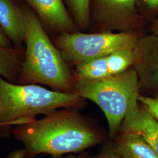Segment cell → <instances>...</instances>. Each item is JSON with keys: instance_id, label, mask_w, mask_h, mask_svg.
I'll list each match as a JSON object with an SVG mask.
<instances>
[{"instance_id": "obj_18", "label": "cell", "mask_w": 158, "mask_h": 158, "mask_svg": "<svg viewBox=\"0 0 158 158\" xmlns=\"http://www.w3.org/2000/svg\"><path fill=\"white\" fill-rule=\"evenodd\" d=\"M0 47L4 48H12L10 40L1 28H0Z\"/></svg>"}, {"instance_id": "obj_4", "label": "cell", "mask_w": 158, "mask_h": 158, "mask_svg": "<svg viewBox=\"0 0 158 158\" xmlns=\"http://www.w3.org/2000/svg\"><path fill=\"white\" fill-rule=\"evenodd\" d=\"M75 93L95 102L107 121L110 136L118 134L131 102L139 94L138 79L134 67L105 79L75 81Z\"/></svg>"}, {"instance_id": "obj_16", "label": "cell", "mask_w": 158, "mask_h": 158, "mask_svg": "<svg viewBox=\"0 0 158 158\" xmlns=\"http://www.w3.org/2000/svg\"><path fill=\"white\" fill-rule=\"evenodd\" d=\"M91 158H124L117 152L111 146L104 149L101 152L94 157Z\"/></svg>"}, {"instance_id": "obj_20", "label": "cell", "mask_w": 158, "mask_h": 158, "mask_svg": "<svg viewBox=\"0 0 158 158\" xmlns=\"http://www.w3.org/2000/svg\"><path fill=\"white\" fill-rule=\"evenodd\" d=\"M25 158V153L23 150H19L12 153L10 155L8 158Z\"/></svg>"}, {"instance_id": "obj_17", "label": "cell", "mask_w": 158, "mask_h": 158, "mask_svg": "<svg viewBox=\"0 0 158 158\" xmlns=\"http://www.w3.org/2000/svg\"><path fill=\"white\" fill-rule=\"evenodd\" d=\"M145 6L151 11H158V0H142Z\"/></svg>"}, {"instance_id": "obj_1", "label": "cell", "mask_w": 158, "mask_h": 158, "mask_svg": "<svg viewBox=\"0 0 158 158\" xmlns=\"http://www.w3.org/2000/svg\"><path fill=\"white\" fill-rule=\"evenodd\" d=\"M12 132L23 143L26 158L79 153L104 139L102 130L74 108L56 110L40 119L15 125Z\"/></svg>"}, {"instance_id": "obj_12", "label": "cell", "mask_w": 158, "mask_h": 158, "mask_svg": "<svg viewBox=\"0 0 158 158\" xmlns=\"http://www.w3.org/2000/svg\"><path fill=\"white\" fill-rule=\"evenodd\" d=\"M113 149L124 158H158V155L141 136L120 130L113 138Z\"/></svg>"}, {"instance_id": "obj_11", "label": "cell", "mask_w": 158, "mask_h": 158, "mask_svg": "<svg viewBox=\"0 0 158 158\" xmlns=\"http://www.w3.org/2000/svg\"><path fill=\"white\" fill-rule=\"evenodd\" d=\"M0 28L15 45H21L24 42L26 33L24 13L12 0H0Z\"/></svg>"}, {"instance_id": "obj_2", "label": "cell", "mask_w": 158, "mask_h": 158, "mask_svg": "<svg viewBox=\"0 0 158 158\" xmlns=\"http://www.w3.org/2000/svg\"><path fill=\"white\" fill-rule=\"evenodd\" d=\"M26 50L18 85H43L53 90L75 93V80L68 64L49 38L39 18L25 10Z\"/></svg>"}, {"instance_id": "obj_7", "label": "cell", "mask_w": 158, "mask_h": 158, "mask_svg": "<svg viewBox=\"0 0 158 158\" xmlns=\"http://www.w3.org/2000/svg\"><path fill=\"white\" fill-rule=\"evenodd\" d=\"M137 0H93L96 20L107 29L123 32L141 27L142 18L136 10Z\"/></svg>"}, {"instance_id": "obj_6", "label": "cell", "mask_w": 158, "mask_h": 158, "mask_svg": "<svg viewBox=\"0 0 158 158\" xmlns=\"http://www.w3.org/2000/svg\"><path fill=\"white\" fill-rule=\"evenodd\" d=\"M135 53L133 67L138 76L139 94L158 98V35L141 36Z\"/></svg>"}, {"instance_id": "obj_13", "label": "cell", "mask_w": 158, "mask_h": 158, "mask_svg": "<svg viewBox=\"0 0 158 158\" xmlns=\"http://www.w3.org/2000/svg\"><path fill=\"white\" fill-rule=\"evenodd\" d=\"M24 53L18 49L0 47V76L11 83L18 85Z\"/></svg>"}, {"instance_id": "obj_14", "label": "cell", "mask_w": 158, "mask_h": 158, "mask_svg": "<svg viewBox=\"0 0 158 158\" xmlns=\"http://www.w3.org/2000/svg\"><path fill=\"white\" fill-rule=\"evenodd\" d=\"M91 0H65L76 23L87 28L90 23Z\"/></svg>"}, {"instance_id": "obj_10", "label": "cell", "mask_w": 158, "mask_h": 158, "mask_svg": "<svg viewBox=\"0 0 158 158\" xmlns=\"http://www.w3.org/2000/svg\"><path fill=\"white\" fill-rule=\"evenodd\" d=\"M51 28L62 32H72L75 28L63 0H24Z\"/></svg>"}, {"instance_id": "obj_5", "label": "cell", "mask_w": 158, "mask_h": 158, "mask_svg": "<svg viewBox=\"0 0 158 158\" xmlns=\"http://www.w3.org/2000/svg\"><path fill=\"white\" fill-rule=\"evenodd\" d=\"M141 36L135 32L107 31L90 34L64 32L58 36L56 44L65 62L76 66L117 51L133 48Z\"/></svg>"}, {"instance_id": "obj_8", "label": "cell", "mask_w": 158, "mask_h": 158, "mask_svg": "<svg viewBox=\"0 0 158 158\" xmlns=\"http://www.w3.org/2000/svg\"><path fill=\"white\" fill-rule=\"evenodd\" d=\"M135 47L117 51L75 66V81H90L105 79L132 68L135 62Z\"/></svg>"}, {"instance_id": "obj_19", "label": "cell", "mask_w": 158, "mask_h": 158, "mask_svg": "<svg viewBox=\"0 0 158 158\" xmlns=\"http://www.w3.org/2000/svg\"><path fill=\"white\" fill-rule=\"evenodd\" d=\"M53 158H91L88 155L87 153L85 152L79 153L78 154H72L67 156L63 157V156H60V157H53Z\"/></svg>"}, {"instance_id": "obj_3", "label": "cell", "mask_w": 158, "mask_h": 158, "mask_svg": "<svg viewBox=\"0 0 158 158\" xmlns=\"http://www.w3.org/2000/svg\"><path fill=\"white\" fill-rule=\"evenodd\" d=\"M85 99L77 94L49 90L37 85H18L0 76V128L29 123L36 115L59 108L79 109Z\"/></svg>"}, {"instance_id": "obj_15", "label": "cell", "mask_w": 158, "mask_h": 158, "mask_svg": "<svg viewBox=\"0 0 158 158\" xmlns=\"http://www.w3.org/2000/svg\"><path fill=\"white\" fill-rule=\"evenodd\" d=\"M138 100L147 108L149 112L158 121V98L143 96L139 94Z\"/></svg>"}, {"instance_id": "obj_9", "label": "cell", "mask_w": 158, "mask_h": 158, "mask_svg": "<svg viewBox=\"0 0 158 158\" xmlns=\"http://www.w3.org/2000/svg\"><path fill=\"white\" fill-rule=\"evenodd\" d=\"M121 130L141 136L158 155V121L138 98L131 102Z\"/></svg>"}, {"instance_id": "obj_21", "label": "cell", "mask_w": 158, "mask_h": 158, "mask_svg": "<svg viewBox=\"0 0 158 158\" xmlns=\"http://www.w3.org/2000/svg\"><path fill=\"white\" fill-rule=\"evenodd\" d=\"M151 29L152 34L158 35V18L153 21Z\"/></svg>"}]
</instances>
